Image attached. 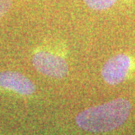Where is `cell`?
Masks as SVG:
<instances>
[{
  "instance_id": "3957f363",
  "label": "cell",
  "mask_w": 135,
  "mask_h": 135,
  "mask_svg": "<svg viewBox=\"0 0 135 135\" xmlns=\"http://www.w3.org/2000/svg\"><path fill=\"white\" fill-rule=\"evenodd\" d=\"M132 65V60L127 54H117L104 63L101 70L103 80L109 85H117L124 81Z\"/></svg>"
},
{
  "instance_id": "277c9868",
  "label": "cell",
  "mask_w": 135,
  "mask_h": 135,
  "mask_svg": "<svg viewBox=\"0 0 135 135\" xmlns=\"http://www.w3.org/2000/svg\"><path fill=\"white\" fill-rule=\"evenodd\" d=\"M0 87L21 95H31L35 92L33 82L23 74L15 71L0 72Z\"/></svg>"
},
{
  "instance_id": "7a4b0ae2",
  "label": "cell",
  "mask_w": 135,
  "mask_h": 135,
  "mask_svg": "<svg viewBox=\"0 0 135 135\" xmlns=\"http://www.w3.org/2000/svg\"><path fill=\"white\" fill-rule=\"evenodd\" d=\"M32 64L39 73L51 78L60 79L65 77L68 73V65L65 59L45 51L34 54Z\"/></svg>"
},
{
  "instance_id": "8992f818",
  "label": "cell",
  "mask_w": 135,
  "mask_h": 135,
  "mask_svg": "<svg viewBox=\"0 0 135 135\" xmlns=\"http://www.w3.org/2000/svg\"><path fill=\"white\" fill-rule=\"evenodd\" d=\"M12 0H0V19L4 16L11 6Z\"/></svg>"
},
{
  "instance_id": "5b68a950",
  "label": "cell",
  "mask_w": 135,
  "mask_h": 135,
  "mask_svg": "<svg viewBox=\"0 0 135 135\" xmlns=\"http://www.w3.org/2000/svg\"><path fill=\"white\" fill-rule=\"evenodd\" d=\"M83 1L90 9L102 11L111 8L116 3L117 0H83Z\"/></svg>"
},
{
  "instance_id": "6da1fadb",
  "label": "cell",
  "mask_w": 135,
  "mask_h": 135,
  "mask_svg": "<svg viewBox=\"0 0 135 135\" xmlns=\"http://www.w3.org/2000/svg\"><path fill=\"white\" fill-rule=\"evenodd\" d=\"M130 111V102L124 98H117L83 110L76 116V123L88 132H108L122 125Z\"/></svg>"
}]
</instances>
